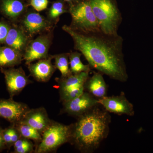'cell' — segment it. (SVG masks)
<instances>
[{"instance_id": "obj_1", "label": "cell", "mask_w": 153, "mask_h": 153, "mask_svg": "<svg viewBox=\"0 0 153 153\" xmlns=\"http://www.w3.org/2000/svg\"><path fill=\"white\" fill-rule=\"evenodd\" d=\"M62 29L71 36L74 49L84 56L91 68L120 82L127 81L121 36L106 34L101 30L79 33L66 25Z\"/></svg>"}, {"instance_id": "obj_2", "label": "cell", "mask_w": 153, "mask_h": 153, "mask_svg": "<svg viewBox=\"0 0 153 153\" xmlns=\"http://www.w3.org/2000/svg\"><path fill=\"white\" fill-rule=\"evenodd\" d=\"M111 122L109 113L98 104L72 125L70 141L82 152L93 153L107 137Z\"/></svg>"}, {"instance_id": "obj_3", "label": "cell", "mask_w": 153, "mask_h": 153, "mask_svg": "<svg viewBox=\"0 0 153 153\" xmlns=\"http://www.w3.org/2000/svg\"><path fill=\"white\" fill-rule=\"evenodd\" d=\"M102 32L117 35L122 22L121 13L116 0H89Z\"/></svg>"}, {"instance_id": "obj_4", "label": "cell", "mask_w": 153, "mask_h": 153, "mask_svg": "<svg viewBox=\"0 0 153 153\" xmlns=\"http://www.w3.org/2000/svg\"><path fill=\"white\" fill-rule=\"evenodd\" d=\"M68 5L71 17L69 27L72 30L82 33L100 30L89 0H76Z\"/></svg>"}, {"instance_id": "obj_5", "label": "cell", "mask_w": 153, "mask_h": 153, "mask_svg": "<svg viewBox=\"0 0 153 153\" xmlns=\"http://www.w3.org/2000/svg\"><path fill=\"white\" fill-rule=\"evenodd\" d=\"M72 125L66 126L62 124L51 123L44 132L41 143L36 153H47L55 150L61 145L70 141Z\"/></svg>"}, {"instance_id": "obj_6", "label": "cell", "mask_w": 153, "mask_h": 153, "mask_svg": "<svg viewBox=\"0 0 153 153\" xmlns=\"http://www.w3.org/2000/svg\"><path fill=\"white\" fill-rule=\"evenodd\" d=\"M50 33L44 34L30 41L23 54V60L29 65L35 60L48 57V54L51 45L52 38Z\"/></svg>"}, {"instance_id": "obj_7", "label": "cell", "mask_w": 153, "mask_h": 153, "mask_svg": "<svg viewBox=\"0 0 153 153\" xmlns=\"http://www.w3.org/2000/svg\"><path fill=\"white\" fill-rule=\"evenodd\" d=\"M98 103L109 113L129 116L134 115L133 105L127 99L123 92H121L119 95L107 96L100 99Z\"/></svg>"}, {"instance_id": "obj_8", "label": "cell", "mask_w": 153, "mask_h": 153, "mask_svg": "<svg viewBox=\"0 0 153 153\" xmlns=\"http://www.w3.org/2000/svg\"><path fill=\"white\" fill-rule=\"evenodd\" d=\"M98 104V99L84 91L76 98L63 102V111L70 115L78 117Z\"/></svg>"}, {"instance_id": "obj_9", "label": "cell", "mask_w": 153, "mask_h": 153, "mask_svg": "<svg viewBox=\"0 0 153 153\" xmlns=\"http://www.w3.org/2000/svg\"><path fill=\"white\" fill-rule=\"evenodd\" d=\"M4 74L6 85L11 97L20 93L28 84L31 82L22 68H1Z\"/></svg>"}, {"instance_id": "obj_10", "label": "cell", "mask_w": 153, "mask_h": 153, "mask_svg": "<svg viewBox=\"0 0 153 153\" xmlns=\"http://www.w3.org/2000/svg\"><path fill=\"white\" fill-rule=\"evenodd\" d=\"M29 110L24 103L10 99L0 100V117L11 123H20Z\"/></svg>"}, {"instance_id": "obj_11", "label": "cell", "mask_w": 153, "mask_h": 153, "mask_svg": "<svg viewBox=\"0 0 153 153\" xmlns=\"http://www.w3.org/2000/svg\"><path fill=\"white\" fill-rule=\"evenodd\" d=\"M50 21L36 12H31L25 15L22 20V28L30 37L49 31L52 28Z\"/></svg>"}, {"instance_id": "obj_12", "label": "cell", "mask_w": 153, "mask_h": 153, "mask_svg": "<svg viewBox=\"0 0 153 153\" xmlns=\"http://www.w3.org/2000/svg\"><path fill=\"white\" fill-rule=\"evenodd\" d=\"M53 58L51 56L41 59L37 63H30L28 66L30 75L39 82L49 81L56 68L51 62Z\"/></svg>"}, {"instance_id": "obj_13", "label": "cell", "mask_w": 153, "mask_h": 153, "mask_svg": "<svg viewBox=\"0 0 153 153\" xmlns=\"http://www.w3.org/2000/svg\"><path fill=\"white\" fill-rule=\"evenodd\" d=\"M20 122L28 125L40 133L43 132L52 123L43 108L29 110Z\"/></svg>"}, {"instance_id": "obj_14", "label": "cell", "mask_w": 153, "mask_h": 153, "mask_svg": "<svg viewBox=\"0 0 153 153\" xmlns=\"http://www.w3.org/2000/svg\"><path fill=\"white\" fill-rule=\"evenodd\" d=\"M30 38L23 28L13 26L10 27L4 43L7 46L23 53V51H25L31 41Z\"/></svg>"}, {"instance_id": "obj_15", "label": "cell", "mask_w": 153, "mask_h": 153, "mask_svg": "<svg viewBox=\"0 0 153 153\" xmlns=\"http://www.w3.org/2000/svg\"><path fill=\"white\" fill-rule=\"evenodd\" d=\"M103 75L99 71H93V75L88 77L84 85L85 90L98 100L107 94L108 86Z\"/></svg>"}, {"instance_id": "obj_16", "label": "cell", "mask_w": 153, "mask_h": 153, "mask_svg": "<svg viewBox=\"0 0 153 153\" xmlns=\"http://www.w3.org/2000/svg\"><path fill=\"white\" fill-rule=\"evenodd\" d=\"M89 77L88 72H82L71 73L66 77L57 78L59 84L60 96L79 88L84 87L85 82Z\"/></svg>"}, {"instance_id": "obj_17", "label": "cell", "mask_w": 153, "mask_h": 153, "mask_svg": "<svg viewBox=\"0 0 153 153\" xmlns=\"http://www.w3.org/2000/svg\"><path fill=\"white\" fill-rule=\"evenodd\" d=\"M27 8V4L23 0H0V10L13 20L22 16Z\"/></svg>"}, {"instance_id": "obj_18", "label": "cell", "mask_w": 153, "mask_h": 153, "mask_svg": "<svg viewBox=\"0 0 153 153\" xmlns=\"http://www.w3.org/2000/svg\"><path fill=\"white\" fill-rule=\"evenodd\" d=\"M23 60V53L8 47H0V68L13 67Z\"/></svg>"}, {"instance_id": "obj_19", "label": "cell", "mask_w": 153, "mask_h": 153, "mask_svg": "<svg viewBox=\"0 0 153 153\" xmlns=\"http://www.w3.org/2000/svg\"><path fill=\"white\" fill-rule=\"evenodd\" d=\"M81 53L77 52L69 53V66L72 73H78L82 72H88L91 71V68L89 65H85L82 63L80 57Z\"/></svg>"}, {"instance_id": "obj_20", "label": "cell", "mask_w": 153, "mask_h": 153, "mask_svg": "<svg viewBox=\"0 0 153 153\" xmlns=\"http://www.w3.org/2000/svg\"><path fill=\"white\" fill-rule=\"evenodd\" d=\"M69 53H63L53 56L55 59V66L60 71L61 77H64L72 73L69 67Z\"/></svg>"}, {"instance_id": "obj_21", "label": "cell", "mask_w": 153, "mask_h": 153, "mask_svg": "<svg viewBox=\"0 0 153 153\" xmlns=\"http://www.w3.org/2000/svg\"><path fill=\"white\" fill-rule=\"evenodd\" d=\"M66 3H67L63 0H58L52 3L48 12V17L50 21L57 22L61 15L68 13V5L67 6Z\"/></svg>"}, {"instance_id": "obj_22", "label": "cell", "mask_w": 153, "mask_h": 153, "mask_svg": "<svg viewBox=\"0 0 153 153\" xmlns=\"http://www.w3.org/2000/svg\"><path fill=\"white\" fill-rule=\"evenodd\" d=\"M17 124H19L18 126V131L24 137L34 140H41L40 133L36 129L22 123L20 122Z\"/></svg>"}, {"instance_id": "obj_23", "label": "cell", "mask_w": 153, "mask_h": 153, "mask_svg": "<svg viewBox=\"0 0 153 153\" xmlns=\"http://www.w3.org/2000/svg\"><path fill=\"white\" fill-rule=\"evenodd\" d=\"M30 4L36 10L40 12L47 8L49 1L48 0H30Z\"/></svg>"}, {"instance_id": "obj_24", "label": "cell", "mask_w": 153, "mask_h": 153, "mask_svg": "<svg viewBox=\"0 0 153 153\" xmlns=\"http://www.w3.org/2000/svg\"><path fill=\"white\" fill-rule=\"evenodd\" d=\"M10 27L5 22H0V43H4Z\"/></svg>"}, {"instance_id": "obj_25", "label": "cell", "mask_w": 153, "mask_h": 153, "mask_svg": "<svg viewBox=\"0 0 153 153\" xmlns=\"http://www.w3.org/2000/svg\"><path fill=\"white\" fill-rule=\"evenodd\" d=\"M32 144L23 146L15 148V152L18 153H27L30 152L32 150Z\"/></svg>"}, {"instance_id": "obj_26", "label": "cell", "mask_w": 153, "mask_h": 153, "mask_svg": "<svg viewBox=\"0 0 153 153\" xmlns=\"http://www.w3.org/2000/svg\"><path fill=\"white\" fill-rule=\"evenodd\" d=\"M30 144H32L31 143L27 140H18L16 142L14 143V147L16 148Z\"/></svg>"}, {"instance_id": "obj_27", "label": "cell", "mask_w": 153, "mask_h": 153, "mask_svg": "<svg viewBox=\"0 0 153 153\" xmlns=\"http://www.w3.org/2000/svg\"><path fill=\"white\" fill-rule=\"evenodd\" d=\"M3 139L7 143H11V129H9L5 132Z\"/></svg>"}, {"instance_id": "obj_28", "label": "cell", "mask_w": 153, "mask_h": 153, "mask_svg": "<svg viewBox=\"0 0 153 153\" xmlns=\"http://www.w3.org/2000/svg\"><path fill=\"white\" fill-rule=\"evenodd\" d=\"M19 139L18 134L13 129H11V143H15Z\"/></svg>"}, {"instance_id": "obj_29", "label": "cell", "mask_w": 153, "mask_h": 153, "mask_svg": "<svg viewBox=\"0 0 153 153\" xmlns=\"http://www.w3.org/2000/svg\"><path fill=\"white\" fill-rule=\"evenodd\" d=\"M63 1L66 2V3H67L68 4H70L71 3L73 2L76 1V0H63Z\"/></svg>"}, {"instance_id": "obj_30", "label": "cell", "mask_w": 153, "mask_h": 153, "mask_svg": "<svg viewBox=\"0 0 153 153\" xmlns=\"http://www.w3.org/2000/svg\"><path fill=\"white\" fill-rule=\"evenodd\" d=\"M3 140L1 136H0V145L3 142Z\"/></svg>"}]
</instances>
